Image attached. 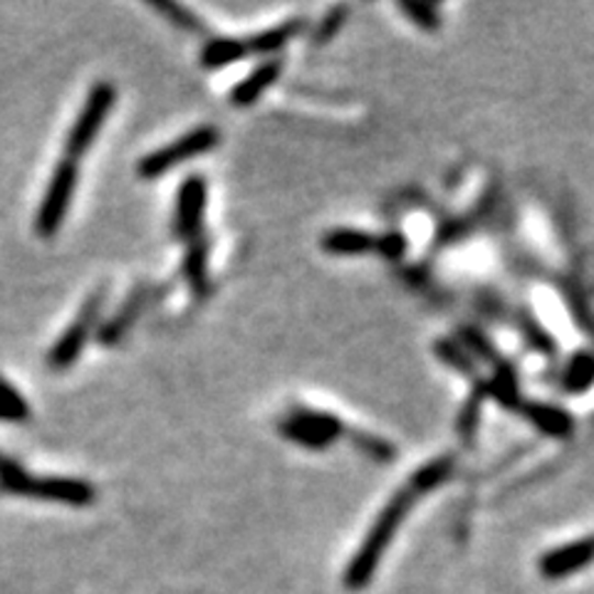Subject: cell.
<instances>
[{
  "label": "cell",
  "mask_w": 594,
  "mask_h": 594,
  "mask_svg": "<svg viewBox=\"0 0 594 594\" xmlns=\"http://www.w3.org/2000/svg\"><path fill=\"white\" fill-rule=\"evenodd\" d=\"M416 498L418 495L408 489V485H404L402 491H396L392 498H389L382 513L377 515L374 525L369 528L365 542L359 545L355 558L349 560V564H347V570H345V587L347 590L359 592V590H365L369 582H372L379 562H382L386 548L392 545L396 530L402 528V523L408 515V511H412Z\"/></svg>",
  "instance_id": "6da1fadb"
},
{
  "label": "cell",
  "mask_w": 594,
  "mask_h": 594,
  "mask_svg": "<svg viewBox=\"0 0 594 594\" xmlns=\"http://www.w3.org/2000/svg\"><path fill=\"white\" fill-rule=\"evenodd\" d=\"M0 493L23 495V498L63 503L72 508H87L97 501V491L90 481L65 479V475H33L21 463L0 471Z\"/></svg>",
  "instance_id": "7a4b0ae2"
},
{
  "label": "cell",
  "mask_w": 594,
  "mask_h": 594,
  "mask_svg": "<svg viewBox=\"0 0 594 594\" xmlns=\"http://www.w3.org/2000/svg\"><path fill=\"white\" fill-rule=\"evenodd\" d=\"M107 295H110V285H100L94 288L87 300L82 303V307L77 310V315L70 325H67L65 333L60 335V339L51 347V352H47V367L53 369V372H65V369H70L80 355L85 352V347L90 339L94 337L97 327H100V320L104 313L107 305Z\"/></svg>",
  "instance_id": "3957f363"
},
{
  "label": "cell",
  "mask_w": 594,
  "mask_h": 594,
  "mask_svg": "<svg viewBox=\"0 0 594 594\" xmlns=\"http://www.w3.org/2000/svg\"><path fill=\"white\" fill-rule=\"evenodd\" d=\"M221 142V132L211 124H201L197 130H191L187 134H181L179 139H173L167 146H159L146 154V157L139 159L136 164V177L144 181H157L164 173H169L171 169L181 167L197 157H203V154L213 152Z\"/></svg>",
  "instance_id": "277c9868"
},
{
  "label": "cell",
  "mask_w": 594,
  "mask_h": 594,
  "mask_svg": "<svg viewBox=\"0 0 594 594\" xmlns=\"http://www.w3.org/2000/svg\"><path fill=\"white\" fill-rule=\"evenodd\" d=\"M114 102L116 87L110 80H100L92 85V90L87 92V100L80 114H77L70 132L65 136V159L80 161L85 154L92 149V144L97 142V136H100Z\"/></svg>",
  "instance_id": "5b68a950"
},
{
  "label": "cell",
  "mask_w": 594,
  "mask_h": 594,
  "mask_svg": "<svg viewBox=\"0 0 594 594\" xmlns=\"http://www.w3.org/2000/svg\"><path fill=\"white\" fill-rule=\"evenodd\" d=\"M77 181H80V167H77V161H70V159L57 161V167L53 169V177L51 181H47L45 197L35 211L33 228L37 236L53 238L55 233L63 228L67 211H70L72 206Z\"/></svg>",
  "instance_id": "8992f818"
},
{
  "label": "cell",
  "mask_w": 594,
  "mask_h": 594,
  "mask_svg": "<svg viewBox=\"0 0 594 594\" xmlns=\"http://www.w3.org/2000/svg\"><path fill=\"white\" fill-rule=\"evenodd\" d=\"M347 426L343 418L329 414V412H317V408L298 406L280 422V434L285 441L303 446L307 451H327L337 438H343Z\"/></svg>",
  "instance_id": "52a82bcc"
},
{
  "label": "cell",
  "mask_w": 594,
  "mask_h": 594,
  "mask_svg": "<svg viewBox=\"0 0 594 594\" xmlns=\"http://www.w3.org/2000/svg\"><path fill=\"white\" fill-rule=\"evenodd\" d=\"M209 206V181L203 173H191L181 181L173 201L171 233L177 240L189 243L203 233V218Z\"/></svg>",
  "instance_id": "ba28073f"
},
{
  "label": "cell",
  "mask_w": 594,
  "mask_h": 594,
  "mask_svg": "<svg viewBox=\"0 0 594 594\" xmlns=\"http://www.w3.org/2000/svg\"><path fill=\"white\" fill-rule=\"evenodd\" d=\"M152 295H154V290L149 282H136L130 295L124 298V303L116 307V313L107 320V323L97 327V333H94L97 343H100L102 347L120 345L124 335L130 333L136 323H139L144 310L152 303Z\"/></svg>",
  "instance_id": "9c48e42d"
},
{
  "label": "cell",
  "mask_w": 594,
  "mask_h": 594,
  "mask_svg": "<svg viewBox=\"0 0 594 594\" xmlns=\"http://www.w3.org/2000/svg\"><path fill=\"white\" fill-rule=\"evenodd\" d=\"M590 560H592V538H582L545 552L540 558V572L545 580H562L568 578V574L587 568Z\"/></svg>",
  "instance_id": "30bf717a"
},
{
  "label": "cell",
  "mask_w": 594,
  "mask_h": 594,
  "mask_svg": "<svg viewBox=\"0 0 594 594\" xmlns=\"http://www.w3.org/2000/svg\"><path fill=\"white\" fill-rule=\"evenodd\" d=\"M280 75H282L280 60L260 63L256 70H250L238 85H233V90L228 94L231 107H236V110H248V107L258 104L260 97L280 80Z\"/></svg>",
  "instance_id": "8fae6325"
},
{
  "label": "cell",
  "mask_w": 594,
  "mask_h": 594,
  "mask_svg": "<svg viewBox=\"0 0 594 594\" xmlns=\"http://www.w3.org/2000/svg\"><path fill=\"white\" fill-rule=\"evenodd\" d=\"M518 412L523 414L525 422L533 428H538V432L548 438H570L574 434V428H578L568 408H562L558 404L523 402Z\"/></svg>",
  "instance_id": "7c38bea8"
},
{
  "label": "cell",
  "mask_w": 594,
  "mask_h": 594,
  "mask_svg": "<svg viewBox=\"0 0 594 594\" xmlns=\"http://www.w3.org/2000/svg\"><path fill=\"white\" fill-rule=\"evenodd\" d=\"M305 27H307V18L305 15L288 18V21H282L278 25H270L262 33L248 37V41H246L248 55H258V57L278 55L282 47H285L290 41H295V37L303 33Z\"/></svg>",
  "instance_id": "4fadbf2b"
},
{
  "label": "cell",
  "mask_w": 594,
  "mask_h": 594,
  "mask_svg": "<svg viewBox=\"0 0 594 594\" xmlns=\"http://www.w3.org/2000/svg\"><path fill=\"white\" fill-rule=\"evenodd\" d=\"M320 248L329 256H365V253H374L377 236L362 228H333L320 238Z\"/></svg>",
  "instance_id": "5bb4252c"
},
{
  "label": "cell",
  "mask_w": 594,
  "mask_h": 594,
  "mask_svg": "<svg viewBox=\"0 0 594 594\" xmlns=\"http://www.w3.org/2000/svg\"><path fill=\"white\" fill-rule=\"evenodd\" d=\"M209 256L211 243L206 233H201V236L189 240L187 258H183V278H187L191 292L199 300L209 295Z\"/></svg>",
  "instance_id": "9a60e30c"
},
{
  "label": "cell",
  "mask_w": 594,
  "mask_h": 594,
  "mask_svg": "<svg viewBox=\"0 0 594 594\" xmlns=\"http://www.w3.org/2000/svg\"><path fill=\"white\" fill-rule=\"evenodd\" d=\"M246 57L248 47L246 41H240V37H211V41H206L201 47L199 63L203 70L218 72L240 60H246Z\"/></svg>",
  "instance_id": "2e32d148"
},
{
  "label": "cell",
  "mask_w": 594,
  "mask_h": 594,
  "mask_svg": "<svg viewBox=\"0 0 594 594\" xmlns=\"http://www.w3.org/2000/svg\"><path fill=\"white\" fill-rule=\"evenodd\" d=\"M485 394L493 396L503 408H520V389H518V374H515V367L511 362H503L493 367V374L485 379Z\"/></svg>",
  "instance_id": "e0dca14e"
},
{
  "label": "cell",
  "mask_w": 594,
  "mask_h": 594,
  "mask_svg": "<svg viewBox=\"0 0 594 594\" xmlns=\"http://www.w3.org/2000/svg\"><path fill=\"white\" fill-rule=\"evenodd\" d=\"M434 355L441 365H446L449 369H453V372L463 374L466 379H471L473 384L481 382V374H479V362L466 352L463 345L459 343V339H451V337H441L434 343Z\"/></svg>",
  "instance_id": "ac0fdd59"
},
{
  "label": "cell",
  "mask_w": 594,
  "mask_h": 594,
  "mask_svg": "<svg viewBox=\"0 0 594 594\" xmlns=\"http://www.w3.org/2000/svg\"><path fill=\"white\" fill-rule=\"evenodd\" d=\"M456 471V459L451 453L436 456V459L426 461L422 469L412 473V479H408V489H412L416 495H424L428 491L438 489V485H444L446 481H451V475Z\"/></svg>",
  "instance_id": "d6986e66"
},
{
  "label": "cell",
  "mask_w": 594,
  "mask_h": 594,
  "mask_svg": "<svg viewBox=\"0 0 594 594\" xmlns=\"http://www.w3.org/2000/svg\"><path fill=\"white\" fill-rule=\"evenodd\" d=\"M594 379V359L590 355V349H578L572 352L568 365L562 369V389L572 396L587 394Z\"/></svg>",
  "instance_id": "ffe728a7"
},
{
  "label": "cell",
  "mask_w": 594,
  "mask_h": 594,
  "mask_svg": "<svg viewBox=\"0 0 594 594\" xmlns=\"http://www.w3.org/2000/svg\"><path fill=\"white\" fill-rule=\"evenodd\" d=\"M489 399V394H485V379H481L479 384H473L471 394L466 396V402L461 404V412H459V418H456V432H459L461 441L463 444H473L475 434H479V426H481V414H483V402Z\"/></svg>",
  "instance_id": "44dd1931"
},
{
  "label": "cell",
  "mask_w": 594,
  "mask_h": 594,
  "mask_svg": "<svg viewBox=\"0 0 594 594\" xmlns=\"http://www.w3.org/2000/svg\"><path fill=\"white\" fill-rule=\"evenodd\" d=\"M459 343L463 345L466 352L475 359V362H483V365H491V367H498L503 362L498 347H495L491 343V337L481 333L479 327H461Z\"/></svg>",
  "instance_id": "7402d4cb"
},
{
  "label": "cell",
  "mask_w": 594,
  "mask_h": 594,
  "mask_svg": "<svg viewBox=\"0 0 594 594\" xmlns=\"http://www.w3.org/2000/svg\"><path fill=\"white\" fill-rule=\"evenodd\" d=\"M345 436L357 446L359 451H362L365 456H369V459H372V461H379V463L394 461L396 449H394L392 444L386 441V438L374 436V434H367V432H352V428H347Z\"/></svg>",
  "instance_id": "603a6c76"
},
{
  "label": "cell",
  "mask_w": 594,
  "mask_h": 594,
  "mask_svg": "<svg viewBox=\"0 0 594 594\" xmlns=\"http://www.w3.org/2000/svg\"><path fill=\"white\" fill-rule=\"evenodd\" d=\"M149 8H154V11L161 13L171 25L181 27V31H191V33L203 31L201 18L193 15L187 5L171 3V0H149Z\"/></svg>",
  "instance_id": "cb8c5ba5"
},
{
  "label": "cell",
  "mask_w": 594,
  "mask_h": 594,
  "mask_svg": "<svg viewBox=\"0 0 594 594\" xmlns=\"http://www.w3.org/2000/svg\"><path fill=\"white\" fill-rule=\"evenodd\" d=\"M0 408L15 424H23L31 418V404L25 402V396L5 377H0Z\"/></svg>",
  "instance_id": "d4e9b609"
},
{
  "label": "cell",
  "mask_w": 594,
  "mask_h": 594,
  "mask_svg": "<svg viewBox=\"0 0 594 594\" xmlns=\"http://www.w3.org/2000/svg\"><path fill=\"white\" fill-rule=\"evenodd\" d=\"M349 21V5H333L329 11L323 15V21L317 23L315 33H313V45H327L333 43L335 37L343 31L345 23Z\"/></svg>",
  "instance_id": "484cf974"
},
{
  "label": "cell",
  "mask_w": 594,
  "mask_h": 594,
  "mask_svg": "<svg viewBox=\"0 0 594 594\" xmlns=\"http://www.w3.org/2000/svg\"><path fill=\"white\" fill-rule=\"evenodd\" d=\"M399 11L426 33L441 31V11L434 3H399Z\"/></svg>",
  "instance_id": "4316f807"
},
{
  "label": "cell",
  "mask_w": 594,
  "mask_h": 594,
  "mask_svg": "<svg viewBox=\"0 0 594 594\" xmlns=\"http://www.w3.org/2000/svg\"><path fill=\"white\" fill-rule=\"evenodd\" d=\"M520 329H523L525 339H528V345L533 349H538V352L552 355L554 349H558V345H554V339L548 335V329H545L530 313H523L520 315Z\"/></svg>",
  "instance_id": "83f0119b"
},
{
  "label": "cell",
  "mask_w": 594,
  "mask_h": 594,
  "mask_svg": "<svg viewBox=\"0 0 594 594\" xmlns=\"http://www.w3.org/2000/svg\"><path fill=\"white\" fill-rule=\"evenodd\" d=\"M406 250H408V240L402 231H389L384 233V236L377 238L374 253H379V256L386 260H392V262L402 260L406 256Z\"/></svg>",
  "instance_id": "f1b7e54d"
},
{
  "label": "cell",
  "mask_w": 594,
  "mask_h": 594,
  "mask_svg": "<svg viewBox=\"0 0 594 594\" xmlns=\"http://www.w3.org/2000/svg\"><path fill=\"white\" fill-rule=\"evenodd\" d=\"M15 461L11 459V456H5V453H0V471H5V469H11Z\"/></svg>",
  "instance_id": "f546056e"
},
{
  "label": "cell",
  "mask_w": 594,
  "mask_h": 594,
  "mask_svg": "<svg viewBox=\"0 0 594 594\" xmlns=\"http://www.w3.org/2000/svg\"><path fill=\"white\" fill-rule=\"evenodd\" d=\"M0 422H11V418H8V414L3 412V408H0Z\"/></svg>",
  "instance_id": "4dcf8cb0"
}]
</instances>
